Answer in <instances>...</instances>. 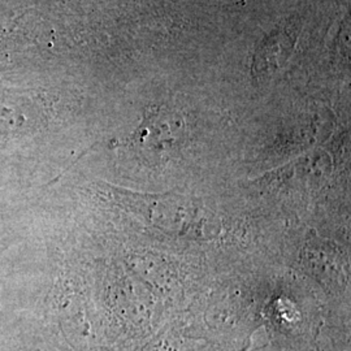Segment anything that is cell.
<instances>
[{"instance_id": "obj_1", "label": "cell", "mask_w": 351, "mask_h": 351, "mask_svg": "<svg viewBox=\"0 0 351 351\" xmlns=\"http://www.w3.org/2000/svg\"><path fill=\"white\" fill-rule=\"evenodd\" d=\"M32 199L33 194L0 190V261L24 233L23 219L34 207Z\"/></svg>"}, {"instance_id": "obj_2", "label": "cell", "mask_w": 351, "mask_h": 351, "mask_svg": "<svg viewBox=\"0 0 351 351\" xmlns=\"http://www.w3.org/2000/svg\"><path fill=\"white\" fill-rule=\"evenodd\" d=\"M0 351H16L14 335L4 316L0 320Z\"/></svg>"}, {"instance_id": "obj_3", "label": "cell", "mask_w": 351, "mask_h": 351, "mask_svg": "<svg viewBox=\"0 0 351 351\" xmlns=\"http://www.w3.org/2000/svg\"><path fill=\"white\" fill-rule=\"evenodd\" d=\"M21 351H39L37 349H29V348H24Z\"/></svg>"}]
</instances>
